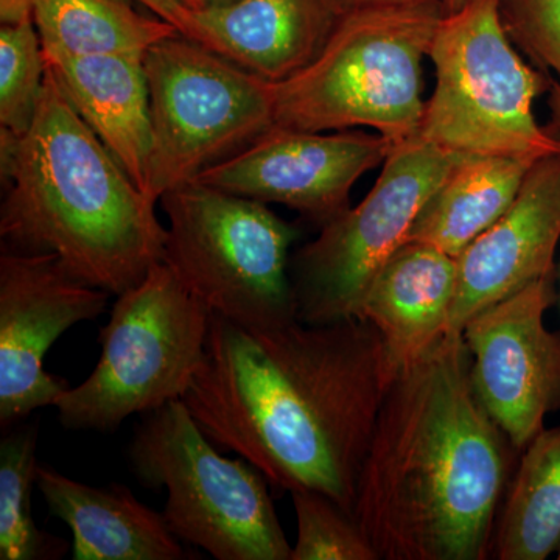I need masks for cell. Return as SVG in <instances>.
Masks as SVG:
<instances>
[{
  "mask_svg": "<svg viewBox=\"0 0 560 560\" xmlns=\"http://www.w3.org/2000/svg\"><path fill=\"white\" fill-rule=\"evenodd\" d=\"M396 374L368 320L246 329L212 313L205 359L183 401L220 451L248 460L271 486L315 490L352 515Z\"/></svg>",
  "mask_w": 560,
  "mask_h": 560,
  "instance_id": "obj_1",
  "label": "cell"
},
{
  "mask_svg": "<svg viewBox=\"0 0 560 560\" xmlns=\"http://www.w3.org/2000/svg\"><path fill=\"white\" fill-rule=\"evenodd\" d=\"M470 364L463 334H447L390 383L352 508L378 560L488 558L512 445Z\"/></svg>",
  "mask_w": 560,
  "mask_h": 560,
  "instance_id": "obj_2",
  "label": "cell"
},
{
  "mask_svg": "<svg viewBox=\"0 0 560 560\" xmlns=\"http://www.w3.org/2000/svg\"><path fill=\"white\" fill-rule=\"evenodd\" d=\"M11 250L51 253L77 278L120 296L164 260L167 228L47 69L27 131H0Z\"/></svg>",
  "mask_w": 560,
  "mask_h": 560,
  "instance_id": "obj_3",
  "label": "cell"
},
{
  "mask_svg": "<svg viewBox=\"0 0 560 560\" xmlns=\"http://www.w3.org/2000/svg\"><path fill=\"white\" fill-rule=\"evenodd\" d=\"M444 11L349 10L318 57L275 83V127L372 128L393 147L418 138L423 58Z\"/></svg>",
  "mask_w": 560,
  "mask_h": 560,
  "instance_id": "obj_4",
  "label": "cell"
},
{
  "mask_svg": "<svg viewBox=\"0 0 560 560\" xmlns=\"http://www.w3.org/2000/svg\"><path fill=\"white\" fill-rule=\"evenodd\" d=\"M429 57L436 90L418 138L455 154L537 162L560 153V140L533 113L547 81L512 47L500 0H470L442 14Z\"/></svg>",
  "mask_w": 560,
  "mask_h": 560,
  "instance_id": "obj_5",
  "label": "cell"
},
{
  "mask_svg": "<svg viewBox=\"0 0 560 560\" xmlns=\"http://www.w3.org/2000/svg\"><path fill=\"white\" fill-rule=\"evenodd\" d=\"M140 485L167 490L164 515L183 544L217 560H290L267 478L221 455L183 400L143 415L128 451Z\"/></svg>",
  "mask_w": 560,
  "mask_h": 560,
  "instance_id": "obj_6",
  "label": "cell"
},
{
  "mask_svg": "<svg viewBox=\"0 0 560 560\" xmlns=\"http://www.w3.org/2000/svg\"><path fill=\"white\" fill-rule=\"evenodd\" d=\"M212 312L164 260L120 294L86 381L54 405L65 429L114 433L135 415L183 400L205 359Z\"/></svg>",
  "mask_w": 560,
  "mask_h": 560,
  "instance_id": "obj_7",
  "label": "cell"
},
{
  "mask_svg": "<svg viewBox=\"0 0 560 560\" xmlns=\"http://www.w3.org/2000/svg\"><path fill=\"white\" fill-rule=\"evenodd\" d=\"M164 261L213 315L246 329L298 319L290 248L300 231L265 202L189 183L161 197Z\"/></svg>",
  "mask_w": 560,
  "mask_h": 560,
  "instance_id": "obj_8",
  "label": "cell"
},
{
  "mask_svg": "<svg viewBox=\"0 0 560 560\" xmlns=\"http://www.w3.org/2000/svg\"><path fill=\"white\" fill-rule=\"evenodd\" d=\"M150 91L149 195H162L275 127V83L176 33L143 55Z\"/></svg>",
  "mask_w": 560,
  "mask_h": 560,
  "instance_id": "obj_9",
  "label": "cell"
},
{
  "mask_svg": "<svg viewBox=\"0 0 560 560\" xmlns=\"http://www.w3.org/2000/svg\"><path fill=\"white\" fill-rule=\"evenodd\" d=\"M458 158L420 138L393 147L364 200L324 224L291 261L298 319L359 318L371 280L408 241L420 209Z\"/></svg>",
  "mask_w": 560,
  "mask_h": 560,
  "instance_id": "obj_10",
  "label": "cell"
},
{
  "mask_svg": "<svg viewBox=\"0 0 560 560\" xmlns=\"http://www.w3.org/2000/svg\"><path fill=\"white\" fill-rule=\"evenodd\" d=\"M108 291L77 278L51 253L0 256V427L57 404L68 381L44 370L51 346L75 324L108 308Z\"/></svg>",
  "mask_w": 560,
  "mask_h": 560,
  "instance_id": "obj_11",
  "label": "cell"
},
{
  "mask_svg": "<svg viewBox=\"0 0 560 560\" xmlns=\"http://www.w3.org/2000/svg\"><path fill=\"white\" fill-rule=\"evenodd\" d=\"M555 301L551 275L477 313L463 330L475 394L515 451L560 410V330L545 326Z\"/></svg>",
  "mask_w": 560,
  "mask_h": 560,
  "instance_id": "obj_12",
  "label": "cell"
},
{
  "mask_svg": "<svg viewBox=\"0 0 560 560\" xmlns=\"http://www.w3.org/2000/svg\"><path fill=\"white\" fill-rule=\"evenodd\" d=\"M393 143L364 131L271 127L190 183L260 202H279L327 224L349 209L353 184L383 164Z\"/></svg>",
  "mask_w": 560,
  "mask_h": 560,
  "instance_id": "obj_13",
  "label": "cell"
},
{
  "mask_svg": "<svg viewBox=\"0 0 560 560\" xmlns=\"http://www.w3.org/2000/svg\"><path fill=\"white\" fill-rule=\"evenodd\" d=\"M559 241L560 153H556L534 162L511 208L456 257L447 334H463L477 313L555 275Z\"/></svg>",
  "mask_w": 560,
  "mask_h": 560,
  "instance_id": "obj_14",
  "label": "cell"
},
{
  "mask_svg": "<svg viewBox=\"0 0 560 560\" xmlns=\"http://www.w3.org/2000/svg\"><path fill=\"white\" fill-rule=\"evenodd\" d=\"M346 13L342 0H235L190 11L184 36L280 83L318 57Z\"/></svg>",
  "mask_w": 560,
  "mask_h": 560,
  "instance_id": "obj_15",
  "label": "cell"
},
{
  "mask_svg": "<svg viewBox=\"0 0 560 560\" xmlns=\"http://www.w3.org/2000/svg\"><path fill=\"white\" fill-rule=\"evenodd\" d=\"M44 57L70 105L150 197L153 131L143 55L68 57L44 51Z\"/></svg>",
  "mask_w": 560,
  "mask_h": 560,
  "instance_id": "obj_16",
  "label": "cell"
},
{
  "mask_svg": "<svg viewBox=\"0 0 560 560\" xmlns=\"http://www.w3.org/2000/svg\"><path fill=\"white\" fill-rule=\"evenodd\" d=\"M455 289L456 257L419 242H405L371 280L359 318L378 331L396 372L447 334Z\"/></svg>",
  "mask_w": 560,
  "mask_h": 560,
  "instance_id": "obj_17",
  "label": "cell"
},
{
  "mask_svg": "<svg viewBox=\"0 0 560 560\" xmlns=\"http://www.w3.org/2000/svg\"><path fill=\"white\" fill-rule=\"evenodd\" d=\"M36 486L50 514L72 533L73 560H184L183 541L162 512L121 485L94 488L38 464Z\"/></svg>",
  "mask_w": 560,
  "mask_h": 560,
  "instance_id": "obj_18",
  "label": "cell"
},
{
  "mask_svg": "<svg viewBox=\"0 0 560 560\" xmlns=\"http://www.w3.org/2000/svg\"><path fill=\"white\" fill-rule=\"evenodd\" d=\"M534 162L459 154L412 224L407 242L458 257L511 208Z\"/></svg>",
  "mask_w": 560,
  "mask_h": 560,
  "instance_id": "obj_19",
  "label": "cell"
},
{
  "mask_svg": "<svg viewBox=\"0 0 560 560\" xmlns=\"http://www.w3.org/2000/svg\"><path fill=\"white\" fill-rule=\"evenodd\" d=\"M33 21L43 50L68 57L145 55L179 33L171 22L145 16L125 0H33Z\"/></svg>",
  "mask_w": 560,
  "mask_h": 560,
  "instance_id": "obj_20",
  "label": "cell"
},
{
  "mask_svg": "<svg viewBox=\"0 0 560 560\" xmlns=\"http://www.w3.org/2000/svg\"><path fill=\"white\" fill-rule=\"evenodd\" d=\"M560 544V425L526 445L495 534L500 560H545Z\"/></svg>",
  "mask_w": 560,
  "mask_h": 560,
  "instance_id": "obj_21",
  "label": "cell"
},
{
  "mask_svg": "<svg viewBox=\"0 0 560 560\" xmlns=\"http://www.w3.org/2000/svg\"><path fill=\"white\" fill-rule=\"evenodd\" d=\"M36 441L35 423H18L0 442V560H57L70 550L68 541L33 521Z\"/></svg>",
  "mask_w": 560,
  "mask_h": 560,
  "instance_id": "obj_22",
  "label": "cell"
},
{
  "mask_svg": "<svg viewBox=\"0 0 560 560\" xmlns=\"http://www.w3.org/2000/svg\"><path fill=\"white\" fill-rule=\"evenodd\" d=\"M47 65L35 21L0 28V131H27L36 109Z\"/></svg>",
  "mask_w": 560,
  "mask_h": 560,
  "instance_id": "obj_23",
  "label": "cell"
},
{
  "mask_svg": "<svg viewBox=\"0 0 560 560\" xmlns=\"http://www.w3.org/2000/svg\"><path fill=\"white\" fill-rule=\"evenodd\" d=\"M298 539L290 560H378L348 511L315 490L291 492Z\"/></svg>",
  "mask_w": 560,
  "mask_h": 560,
  "instance_id": "obj_24",
  "label": "cell"
},
{
  "mask_svg": "<svg viewBox=\"0 0 560 560\" xmlns=\"http://www.w3.org/2000/svg\"><path fill=\"white\" fill-rule=\"evenodd\" d=\"M500 14L510 38L560 79V0H500Z\"/></svg>",
  "mask_w": 560,
  "mask_h": 560,
  "instance_id": "obj_25",
  "label": "cell"
},
{
  "mask_svg": "<svg viewBox=\"0 0 560 560\" xmlns=\"http://www.w3.org/2000/svg\"><path fill=\"white\" fill-rule=\"evenodd\" d=\"M147 7L151 13L160 16L161 20L171 22L176 31L184 35L189 25L190 10L184 5L183 0H138Z\"/></svg>",
  "mask_w": 560,
  "mask_h": 560,
  "instance_id": "obj_26",
  "label": "cell"
},
{
  "mask_svg": "<svg viewBox=\"0 0 560 560\" xmlns=\"http://www.w3.org/2000/svg\"><path fill=\"white\" fill-rule=\"evenodd\" d=\"M346 9H423V7H440L441 0H342Z\"/></svg>",
  "mask_w": 560,
  "mask_h": 560,
  "instance_id": "obj_27",
  "label": "cell"
},
{
  "mask_svg": "<svg viewBox=\"0 0 560 560\" xmlns=\"http://www.w3.org/2000/svg\"><path fill=\"white\" fill-rule=\"evenodd\" d=\"M2 24L33 21V0H0Z\"/></svg>",
  "mask_w": 560,
  "mask_h": 560,
  "instance_id": "obj_28",
  "label": "cell"
},
{
  "mask_svg": "<svg viewBox=\"0 0 560 560\" xmlns=\"http://www.w3.org/2000/svg\"><path fill=\"white\" fill-rule=\"evenodd\" d=\"M550 109L552 135L560 140V83L552 81L550 86Z\"/></svg>",
  "mask_w": 560,
  "mask_h": 560,
  "instance_id": "obj_29",
  "label": "cell"
},
{
  "mask_svg": "<svg viewBox=\"0 0 560 560\" xmlns=\"http://www.w3.org/2000/svg\"><path fill=\"white\" fill-rule=\"evenodd\" d=\"M183 2L190 11H202L230 5L235 0H183Z\"/></svg>",
  "mask_w": 560,
  "mask_h": 560,
  "instance_id": "obj_30",
  "label": "cell"
},
{
  "mask_svg": "<svg viewBox=\"0 0 560 560\" xmlns=\"http://www.w3.org/2000/svg\"><path fill=\"white\" fill-rule=\"evenodd\" d=\"M442 2V11L444 14L455 13L459 9H463L466 3H469L470 0H441Z\"/></svg>",
  "mask_w": 560,
  "mask_h": 560,
  "instance_id": "obj_31",
  "label": "cell"
},
{
  "mask_svg": "<svg viewBox=\"0 0 560 560\" xmlns=\"http://www.w3.org/2000/svg\"><path fill=\"white\" fill-rule=\"evenodd\" d=\"M558 559L560 560V544H559V547H558Z\"/></svg>",
  "mask_w": 560,
  "mask_h": 560,
  "instance_id": "obj_32",
  "label": "cell"
}]
</instances>
